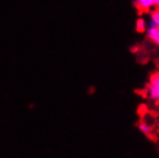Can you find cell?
Returning <instances> with one entry per match:
<instances>
[{"mask_svg":"<svg viewBox=\"0 0 159 158\" xmlns=\"http://www.w3.org/2000/svg\"><path fill=\"white\" fill-rule=\"evenodd\" d=\"M148 24L152 26V27L159 28V7H156L155 9H152L150 12V17H149Z\"/></svg>","mask_w":159,"mask_h":158,"instance_id":"277c9868","label":"cell"},{"mask_svg":"<svg viewBox=\"0 0 159 158\" xmlns=\"http://www.w3.org/2000/svg\"><path fill=\"white\" fill-rule=\"evenodd\" d=\"M135 5L142 12H151L156 8L155 0H135Z\"/></svg>","mask_w":159,"mask_h":158,"instance_id":"7a4b0ae2","label":"cell"},{"mask_svg":"<svg viewBox=\"0 0 159 158\" xmlns=\"http://www.w3.org/2000/svg\"><path fill=\"white\" fill-rule=\"evenodd\" d=\"M145 94L150 100L159 104V72H156L150 76Z\"/></svg>","mask_w":159,"mask_h":158,"instance_id":"6da1fadb","label":"cell"},{"mask_svg":"<svg viewBox=\"0 0 159 158\" xmlns=\"http://www.w3.org/2000/svg\"><path fill=\"white\" fill-rule=\"evenodd\" d=\"M158 115H159V112H158Z\"/></svg>","mask_w":159,"mask_h":158,"instance_id":"ba28073f","label":"cell"},{"mask_svg":"<svg viewBox=\"0 0 159 158\" xmlns=\"http://www.w3.org/2000/svg\"><path fill=\"white\" fill-rule=\"evenodd\" d=\"M147 37L151 40L152 43L159 46V28L152 27V26H148L147 30Z\"/></svg>","mask_w":159,"mask_h":158,"instance_id":"3957f363","label":"cell"},{"mask_svg":"<svg viewBox=\"0 0 159 158\" xmlns=\"http://www.w3.org/2000/svg\"><path fill=\"white\" fill-rule=\"evenodd\" d=\"M148 26H149V24H148V21L145 20V19H143V17L137 19V21H136V23H135L136 30L139 32H145Z\"/></svg>","mask_w":159,"mask_h":158,"instance_id":"5b68a950","label":"cell"},{"mask_svg":"<svg viewBox=\"0 0 159 158\" xmlns=\"http://www.w3.org/2000/svg\"><path fill=\"white\" fill-rule=\"evenodd\" d=\"M139 129L143 134H145V135H149L150 133H151V129H152V127L149 125V123H147V120L145 121H141V123H139Z\"/></svg>","mask_w":159,"mask_h":158,"instance_id":"8992f818","label":"cell"},{"mask_svg":"<svg viewBox=\"0 0 159 158\" xmlns=\"http://www.w3.org/2000/svg\"><path fill=\"white\" fill-rule=\"evenodd\" d=\"M155 4H156V7H159V0H155Z\"/></svg>","mask_w":159,"mask_h":158,"instance_id":"52a82bcc","label":"cell"}]
</instances>
